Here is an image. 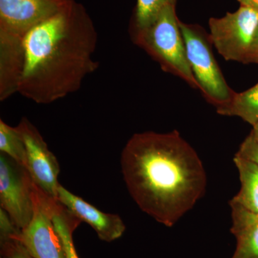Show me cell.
Returning <instances> with one entry per match:
<instances>
[{"mask_svg": "<svg viewBox=\"0 0 258 258\" xmlns=\"http://www.w3.org/2000/svg\"><path fill=\"white\" fill-rule=\"evenodd\" d=\"M120 164L139 208L166 227L175 225L205 195L203 162L176 130L134 134L123 148Z\"/></svg>", "mask_w": 258, "mask_h": 258, "instance_id": "6da1fadb", "label": "cell"}, {"mask_svg": "<svg viewBox=\"0 0 258 258\" xmlns=\"http://www.w3.org/2000/svg\"><path fill=\"white\" fill-rule=\"evenodd\" d=\"M97 42L86 8L68 0L60 11L24 37L18 93L37 104H50L79 91L98 69L99 63L93 58Z\"/></svg>", "mask_w": 258, "mask_h": 258, "instance_id": "7a4b0ae2", "label": "cell"}, {"mask_svg": "<svg viewBox=\"0 0 258 258\" xmlns=\"http://www.w3.org/2000/svg\"><path fill=\"white\" fill-rule=\"evenodd\" d=\"M132 36L134 43L157 61L163 71L199 89L186 57L176 3L168 5L150 26Z\"/></svg>", "mask_w": 258, "mask_h": 258, "instance_id": "3957f363", "label": "cell"}, {"mask_svg": "<svg viewBox=\"0 0 258 258\" xmlns=\"http://www.w3.org/2000/svg\"><path fill=\"white\" fill-rule=\"evenodd\" d=\"M179 26L188 62L199 89L209 103L216 108L223 106L230 101L235 91L226 82L215 60L210 35L198 25L179 20Z\"/></svg>", "mask_w": 258, "mask_h": 258, "instance_id": "277c9868", "label": "cell"}, {"mask_svg": "<svg viewBox=\"0 0 258 258\" xmlns=\"http://www.w3.org/2000/svg\"><path fill=\"white\" fill-rule=\"evenodd\" d=\"M210 40L226 60L248 63L258 28V12L240 6L234 13L209 20Z\"/></svg>", "mask_w": 258, "mask_h": 258, "instance_id": "5b68a950", "label": "cell"}, {"mask_svg": "<svg viewBox=\"0 0 258 258\" xmlns=\"http://www.w3.org/2000/svg\"><path fill=\"white\" fill-rule=\"evenodd\" d=\"M35 182L26 168L0 154V207L20 230L31 222L34 214Z\"/></svg>", "mask_w": 258, "mask_h": 258, "instance_id": "8992f818", "label": "cell"}, {"mask_svg": "<svg viewBox=\"0 0 258 258\" xmlns=\"http://www.w3.org/2000/svg\"><path fill=\"white\" fill-rule=\"evenodd\" d=\"M50 198L38 186H34V214L31 222L18 235L20 241L34 258H66L63 243L52 217Z\"/></svg>", "mask_w": 258, "mask_h": 258, "instance_id": "52a82bcc", "label": "cell"}, {"mask_svg": "<svg viewBox=\"0 0 258 258\" xmlns=\"http://www.w3.org/2000/svg\"><path fill=\"white\" fill-rule=\"evenodd\" d=\"M68 0H0V40H23L34 27L55 15Z\"/></svg>", "mask_w": 258, "mask_h": 258, "instance_id": "ba28073f", "label": "cell"}, {"mask_svg": "<svg viewBox=\"0 0 258 258\" xmlns=\"http://www.w3.org/2000/svg\"><path fill=\"white\" fill-rule=\"evenodd\" d=\"M26 148V169L35 184L47 196L57 200V181L60 165L55 156L50 152L38 130L27 118L18 125Z\"/></svg>", "mask_w": 258, "mask_h": 258, "instance_id": "9c48e42d", "label": "cell"}, {"mask_svg": "<svg viewBox=\"0 0 258 258\" xmlns=\"http://www.w3.org/2000/svg\"><path fill=\"white\" fill-rule=\"evenodd\" d=\"M57 201L81 222L91 226L102 241L111 242L124 233L125 226L118 215L100 211L62 185L59 186L57 190Z\"/></svg>", "mask_w": 258, "mask_h": 258, "instance_id": "30bf717a", "label": "cell"}, {"mask_svg": "<svg viewBox=\"0 0 258 258\" xmlns=\"http://www.w3.org/2000/svg\"><path fill=\"white\" fill-rule=\"evenodd\" d=\"M232 225L231 232L237 246L232 258H258V214L238 204L230 203Z\"/></svg>", "mask_w": 258, "mask_h": 258, "instance_id": "8fae6325", "label": "cell"}, {"mask_svg": "<svg viewBox=\"0 0 258 258\" xmlns=\"http://www.w3.org/2000/svg\"><path fill=\"white\" fill-rule=\"evenodd\" d=\"M234 163L238 170L241 188L230 203L238 204L258 214V166L237 155L234 158Z\"/></svg>", "mask_w": 258, "mask_h": 258, "instance_id": "7c38bea8", "label": "cell"}, {"mask_svg": "<svg viewBox=\"0 0 258 258\" xmlns=\"http://www.w3.org/2000/svg\"><path fill=\"white\" fill-rule=\"evenodd\" d=\"M216 108L218 114L240 117L253 126L258 121V83L243 92H235L230 102Z\"/></svg>", "mask_w": 258, "mask_h": 258, "instance_id": "4fadbf2b", "label": "cell"}, {"mask_svg": "<svg viewBox=\"0 0 258 258\" xmlns=\"http://www.w3.org/2000/svg\"><path fill=\"white\" fill-rule=\"evenodd\" d=\"M52 217L63 243L66 258H79L75 247L73 234L81 224V220L57 200L52 202Z\"/></svg>", "mask_w": 258, "mask_h": 258, "instance_id": "5bb4252c", "label": "cell"}, {"mask_svg": "<svg viewBox=\"0 0 258 258\" xmlns=\"http://www.w3.org/2000/svg\"><path fill=\"white\" fill-rule=\"evenodd\" d=\"M0 152L26 168V148L18 127L0 120Z\"/></svg>", "mask_w": 258, "mask_h": 258, "instance_id": "9a60e30c", "label": "cell"}, {"mask_svg": "<svg viewBox=\"0 0 258 258\" xmlns=\"http://www.w3.org/2000/svg\"><path fill=\"white\" fill-rule=\"evenodd\" d=\"M176 2V0H137L133 21L131 25L132 35L150 26L165 7Z\"/></svg>", "mask_w": 258, "mask_h": 258, "instance_id": "2e32d148", "label": "cell"}, {"mask_svg": "<svg viewBox=\"0 0 258 258\" xmlns=\"http://www.w3.org/2000/svg\"><path fill=\"white\" fill-rule=\"evenodd\" d=\"M0 258H34L20 241L15 238L0 240Z\"/></svg>", "mask_w": 258, "mask_h": 258, "instance_id": "e0dca14e", "label": "cell"}, {"mask_svg": "<svg viewBox=\"0 0 258 258\" xmlns=\"http://www.w3.org/2000/svg\"><path fill=\"white\" fill-rule=\"evenodd\" d=\"M235 155L247 159L258 166V142L249 134L241 144Z\"/></svg>", "mask_w": 258, "mask_h": 258, "instance_id": "ac0fdd59", "label": "cell"}, {"mask_svg": "<svg viewBox=\"0 0 258 258\" xmlns=\"http://www.w3.org/2000/svg\"><path fill=\"white\" fill-rule=\"evenodd\" d=\"M20 231L12 221L8 214L0 208V240L14 237Z\"/></svg>", "mask_w": 258, "mask_h": 258, "instance_id": "d6986e66", "label": "cell"}, {"mask_svg": "<svg viewBox=\"0 0 258 258\" xmlns=\"http://www.w3.org/2000/svg\"><path fill=\"white\" fill-rule=\"evenodd\" d=\"M248 63L258 64V28L249 54Z\"/></svg>", "mask_w": 258, "mask_h": 258, "instance_id": "ffe728a7", "label": "cell"}, {"mask_svg": "<svg viewBox=\"0 0 258 258\" xmlns=\"http://www.w3.org/2000/svg\"><path fill=\"white\" fill-rule=\"evenodd\" d=\"M241 6L247 7L258 12V0H237Z\"/></svg>", "mask_w": 258, "mask_h": 258, "instance_id": "44dd1931", "label": "cell"}, {"mask_svg": "<svg viewBox=\"0 0 258 258\" xmlns=\"http://www.w3.org/2000/svg\"><path fill=\"white\" fill-rule=\"evenodd\" d=\"M252 127H253V128H252L250 135L253 137L254 140L258 142V121Z\"/></svg>", "mask_w": 258, "mask_h": 258, "instance_id": "7402d4cb", "label": "cell"}, {"mask_svg": "<svg viewBox=\"0 0 258 258\" xmlns=\"http://www.w3.org/2000/svg\"></svg>", "mask_w": 258, "mask_h": 258, "instance_id": "603a6c76", "label": "cell"}]
</instances>
